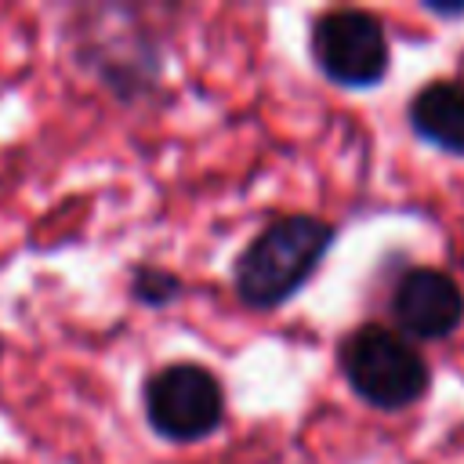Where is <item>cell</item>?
Segmentation results:
<instances>
[{
    "label": "cell",
    "mask_w": 464,
    "mask_h": 464,
    "mask_svg": "<svg viewBox=\"0 0 464 464\" xmlns=\"http://www.w3.org/2000/svg\"><path fill=\"white\" fill-rule=\"evenodd\" d=\"M337 228L315 214H286L261 228L232 265L236 297L246 308L272 312L297 297L330 254Z\"/></svg>",
    "instance_id": "cell-1"
},
{
    "label": "cell",
    "mask_w": 464,
    "mask_h": 464,
    "mask_svg": "<svg viewBox=\"0 0 464 464\" xmlns=\"http://www.w3.org/2000/svg\"><path fill=\"white\" fill-rule=\"evenodd\" d=\"M127 290H130V297H134L141 308H167V304H174V301L185 294V283H181V276H174L170 268H160V265H134Z\"/></svg>",
    "instance_id": "cell-7"
},
{
    "label": "cell",
    "mask_w": 464,
    "mask_h": 464,
    "mask_svg": "<svg viewBox=\"0 0 464 464\" xmlns=\"http://www.w3.org/2000/svg\"><path fill=\"white\" fill-rule=\"evenodd\" d=\"M406 120L413 134L439 152L464 156V83L460 80H431L424 83L410 105Z\"/></svg>",
    "instance_id": "cell-6"
},
{
    "label": "cell",
    "mask_w": 464,
    "mask_h": 464,
    "mask_svg": "<svg viewBox=\"0 0 464 464\" xmlns=\"http://www.w3.org/2000/svg\"><path fill=\"white\" fill-rule=\"evenodd\" d=\"M141 410L152 435L167 442H203L225 420V388L199 362H167L141 384Z\"/></svg>",
    "instance_id": "cell-3"
},
{
    "label": "cell",
    "mask_w": 464,
    "mask_h": 464,
    "mask_svg": "<svg viewBox=\"0 0 464 464\" xmlns=\"http://www.w3.org/2000/svg\"><path fill=\"white\" fill-rule=\"evenodd\" d=\"M392 315L417 341H446L464 323V290L439 268H406L392 290Z\"/></svg>",
    "instance_id": "cell-5"
},
{
    "label": "cell",
    "mask_w": 464,
    "mask_h": 464,
    "mask_svg": "<svg viewBox=\"0 0 464 464\" xmlns=\"http://www.w3.org/2000/svg\"><path fill=\"white\" fill-rule=\"evenodd\" d=\"M308 51L315 69L348 91L377 87L392 65L384 22L362 7H334L319 14L308 33Z\"/></svg>",
    "instance_id": "cell-4"
},
{
    "label": "cell",
    "mask_w": 464,
    "mask_h": 464,
    "mask_svg": "<svg viewBox=\"0 0 464 464\" xmlns=\"http://www.w3.org/2000/svg\"><path fill=\"white\" fill-rule=\"evenodd\" d=\"M337 366L348 388L373 410L395 413L410 410L428 395L431 370L428 359L395 330L381 323H362L341 337Z\"/></svg>",
    "instance_id": "cell-2"
}]
</instances>
